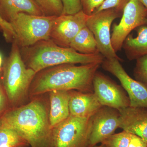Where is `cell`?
I'll list each match as a JSON object with an SVG mask.
<instances>
[{
  "instance_id": "1",
  "label": "cell",
  "mask_w": 147,
  "mask_h": 147,
  "mask_svg": "<svg viewBox=\"0 0 147 147\" xmlns=\"http://www.w3.org/2000/svg\"><path fill=\"white\" fill-rule=\"evenodd\" d=\"M2 128L15 131L31 147H54L49 112L39 99L7 110L0 118Z\"/></svg>"
},
{
  "instance_id": "2",
  "label": "cell",
  "mask_w": 147,
  "mask_h": 147,
  "mask_svg": "<svg viewBox=\"0 0 147 147\" xmlns=\"http://www.w3.org/2000/svg\"><path fill=\"white\" fill-rule=\"evenodd\" d=\"M101 65L64 64L45 69L36 74L29 90L30 94L35 96L58 90L93 92L94 77Z\"/></svg>"
},
{
  "instance_id": "3",
  "label": "cell",
  "mask_w": 147,
  "mask_h": 147,
  "mask_svg": "<svg viewBox=\"0 0 147 147\" xmlns=\"http://www.w3.org/2000/svg\"><path fill=\"white\" fill-rule=\"evenodd\" d=\"M22 59L27 67L37 73L45 69L64 64H102L105 58L100 53L84 55L70 47H61L50 39L20 47Z\"/></svg>"
},
{
  "instance_id": "4",
  "label": "cell",
  "mask_w": 147,
  "mask_h": 147,
  "mask_svg": "<svg viewBox=\"0 0 147 147\" xmlns=\"http://www.w3.org/2000/svg\"><path fill=\"white\" fill-rule=\"evenodd\" d=\"M36 74L25 64L20 47L13 40L9 55L4 60L1 72L3 86L9 103L16 105L23 101L29 92Z\"/></svg>"
},
{
  "instance_id": "5",
  "label": "cell",
  "mask_w": 147,
  "mask_h": 147,
  "mask_svg": "<svg viewBox=\"0 0 147 147\" xmlns=\"http://www.w3.org/2000/svg\"><path fill=\"white\" fill-rule=\"evenodd\" d=\"M57 17L18 13L9 23L19 47H29L41 40L50 39V32Z\"/></svg>"
},
{
  "instance_id": "6",
  "label": "cell",
  "mask_w": 147,
  "mask_h": 147,
  "mask_svg": "<svg viewBox=\"0 0 147 147\" xmlns=\"http://www.w3.org/2000/svg\"><path fill=\"white\" fill-rule=\"evenodd\" d=\"M90 118L70 115L55 126L53 129L54 147H88Z\"/></svg>"
},
{
  "instance_id": "7",
  "label": "cell",
  "mask_w": 147,
  "mask_h": 147,
  "mask_svg": "<svg viewBox=\"0 0 147 147\" xmlns=\"http://www.w3.org/2000/svg\"><path fill=\"white\" fill-rule=\"evenodd\" d=\"M121 13L114 8L94 12L89 16L86 23L87 26L94 35L99 53L105 59H116L121 62L122 60L112 47L110 28L113 21L119 17Z\"/></svg>"
},
{
  "instance_id": "8",
  "label": "cell",
  "mask_w": 147,
  "mask_h": 147,
  "mask_svg": "<svg viewBox=\"0 0 147 147\" xmlns=\"http://www.w3.org/2000/svg\"><path fill=\"white\" fill-rule=\"evenodd\" d=\"M147 25V9L138 0H130L125 7L119 24L113 25L111 41L116 53L122 49L124 41L134 29Z\"/></svg>"
},
{
  "instance_id": "9",
  "label": "cell",
  "mask_w": 147,
  "mask_h": 147,
  "mask_svg": "<svg viewBox=\"0 0 147 147\" xmlns=\"http://www.w3.org/2000/svg\"><path fill=\"white\" fill-rule=\"evenodd\" d=\"M93 92L100 104L120 110L130 106V100L123 87L97 71L93 81Z\"/></svg>"
},
{
  "instance_id": "10",
  "label": "cell",
  "mask_w": 147,
  "mask_h": 147,
  "mask_svg": "<svg viewBox=\"0 0 147 147\" xmlns=\"http://www.w3.org/2000/svg\"><path fill=\"white\" fill-rule=\"evenodd\" d=\"M120 62L116 59H105L101 66L119 81L129 98L130 107H147V90L128 75Z\"/></svg>"
},
{
  "instance_id": "11",
  "label": "cell",
  "mask_w": 147,
  "mask_h": 147,
  "mask_svg": "<svg viewBox=\"0 0 147 147\" xmlns=\"http://www.w3.org/2000/svg\"><path fill=\"white\" fill-rule=\"evenodd\" d=\"M89 16L81 10L75 14L57 16L51 30L50 39L61 47H69L74 38L86 26Z\"/></svg>"
},
{
  "instance_id": "12",
  "label": "cell",
  "mask_w": 147,
  "mask_h": 147,
  "mask_svg": "<svg viewBox=\"0 0 147 147\" xmlns=\"http://www.w3.org/2000/svg\"><path fill=\"white\" fill-rule=\"evenodd\" d=\"M119 111L102 106L90 118V132L88 147H94L114 134L119 128Z\"/></svg>"
},
{
  "instance_id": "13",
  "label": "cell",
  "mask_w": 147,
  "mask_h": 147,
  "mask_svg": "<svg viewBox=\"0 0 147 147\" xmlns=\"http://www.w3.org/2000/svg\"><path fill=\"white\" fill-rule=\"evenodd\" d=\"M119 111V128L136 134L147 143V107H131Z\"/></svg>"
},
{
  "instance_id": "14",
  "label": "cell",
  "mask_w": 147,
  "mask_h": 147,
  "mask_svg": "<svg viewBox=\"0 0 147 147\" xmlns=\"http://www.w3.org/2000/svg\"><path fill=\"white\" fill-rule=\"evenodd\" d=\"M69 108L71 115L90 118L102 107L93 92L69 90Z\"/></svg>"
},
{
  "instance_id": "15",
  "label": "cell",
  "mask_w": 147,
  "mask_h": 147,
  "mask_svg": "<svg viewBox=\"0 0 147 147\" xmlns=\"http://www.w3.org/2000/svg\"><path fill=\"white\" fill-rule=\"evenodd\" d=\"M69 91L58 90L48 92L50 102L49 121L52 129L70 115Z\"/></svg>"
},
{
  "instance_id": "16",
  "label": "cell",
  "mask_w": 147,
  "mask_h": 147,
  "mask_svg": "<svg viewBox=\"0 0 147 147\" xmlns=\"http://www.w3.org/2000/svg\"><path fill=\"white\" fill-rule=\"evenodd\" d=\"M20 13L44 16L35 0H0V13L9 22Z\"/></svg>"
},
{
  "instance_id": "17",
  "label": "cell",
  "mask_w": 147,
  "mask_h": 147,
  "mask_svg": "<svg viewBox=\"0 0 147 147\" xmlns=\"http://www.w3.org/2000/svg\"><path fill=\"white\" fill-rule=\"evenodd\" d=\"M137 36L129 34L124 41L123 49L127 58L129 61H136L147 56V25L136 28Z\"/></svg>"
},
{
  "instance_id": "18",
  "label": "cell",
  "mask_w": 147,
  "mask_h": 147,
  "mask_svg": "<svg viewBox=\"0 0 147 147\" xmlns=\"http://www.w3.org/2000/svg\"><path fill=\"white\" fill-rule=\"evenodd\" d=\"M69 47L84 55L100 53L94 35L87 26L83 28L74 38Z\"/></svg>"
},
{
  "instance_id": "19",
  "label": "cell",
  "mask_w": 147,
  "mask_h": 147,
  "mask_svg": "<svg viewBox=\"0 0 147 147\" xmlns=\"http://www.w3.org/2000/svg\"><path fill=\"white\" fill-rule=\"evenodd\" d=\"M28 144L14 130L0 128V147H26Z\"/></svg>"
},
{
  "instance_id": "20",
  "label": "cell",
  "mask_w": 147,
  "mask_h": 147,
  "mask_svg": "<svg viewBox=\"0 0 147 147\" xmlns=\"http://www.w3.org/2000/svg\"><path fill=\"white\" fill-rule=\"evenodd\" d=\"M44 16H60L63 12L61 0H35Z\"/></svg>"
},
{
  "instance_id": "21",
  "label": "cell",
  "mask_w": 147,
  "mask_h": 147,
  "mask_svg": "<svg viewBox=\"0 0 147 147\" xmlns=\"http://www.w3.org/2000/svg\"><path fill=\"white\" fill-rule=\"evenodd\" d=\"M131 133L124 130L114 134L104 140L101 144L106 147H128Z\"/></svg>"
},
{
  "instance_id": "22",
  "label": "cell",
  "mask_w": 147,
  "mask_h": 147,
  "mask_svg": "<svg viewBox=\"0 0 147 147\" xmlns=\"http://www.w3.org/2000/svg\"><path fill=\"white\" fill-rule=\"evenodd\" d=\"M136 61L133 70L134 79L147 90V56L139 58Z\"/></svg>"
},
{
  "instance_id": "23",
  "label": "cell",
  "mask_w": 147,
  "mask_h": 147,
  "mask_svg": "<svg viewBox=\"0 0 147 147\" xmlns=\"http://www.w3.org/2000/svg\"><path fill=\"white\" fill-rule=\"evenodd\" d=\"M130 0H105V1L94 12H97L109 9H115L117 10L123 12L125 7Z\"/></svg>"
},
{
  "instance_id": "24",
  "label": "cell",
  "mask_w": 147,
  "mask_h": 147,
  "mask_svg": "<svg viewBox=\"0 0 147 147\" xmlns=\"http://www.w3.org/2000/svg\"><path fill=\"white\" fill-rule=\"evenodd\" d=\"M0 26L2 29L3 36L6 41L12 42L15 39V32L11 24L6 20L0 13Z\"/></svg>"
},
{
  "instance_id": "25",
  "label": "cell",
  "mask_w": 147,
  "mask_h": 147,
  "mask_svg": "<svg viewBox=\"0 0 147 147\" xmlns=\"http://www.w3.org/2000/svg\"><path fill=\"white\" fill-rule=\"evenodd\" d=\"M63 5L62 14H74L82 10L80 0H61Z\"/></svg>"
},
{
  "instance_id": "26",
  "label": "cell",
  "mask_w": 147,
  "mask_h": 147,
  "mask_svg": "<svg viewBox=\"0 0 147 147\" xmlns=\"http://www.w3.org/2000/svg\"><path fill=\"white\" fill-rule=\"evenodd\" d=\"M82 10L88 16H91L105 1V0H80Z\"/></svg>"
},
{
  "instance_id": "27",
  "label": "cell",
  "mask_w": 147,
  "mask_h": 147,
  "mask_svg": "<svg viewBox=\"0 0 147 147\" xmlns=\"http://www.w3.org/2000/svg\"><path fill=\"white\" fill-rule=\"evenodd\" d=\"M1 72H0V118L7 111L9 104L8 98L3 86Z\"/></svg>"
},
{
  "instance_id": "28",
  "label": "cell",
  "mask_w": 147,
  "mask_h": 147,
  "mask_svg": "<svg viewBox=\"0 0 147 147\" xmlns=\"http://www.w3.org/2000/svg\"><path fill=\"white\" fill-rule=\"evenodd\" d=\"M128 147H147V143L139 136L131 133Z\"/></svg>"
},
{
  "instance_id": "29",
  "label": "cell",
  "mask_w": 147,
  "mask_h": 147,
  "mask_svg": "<svg viewBox=\"0 0 147 147\" xmlns=\"http://www.w3.org/2000/svg\"><path fill=\"white\" fill-rule=\"evenodd\" d=\"M4 60L3 59V55L0 52V72L2 71L3 65Z\"/></svg>"
},
{
  "instance_id": "30",
  "label": "cell",
  "mask_w": 147,
  "mask_h": 147,
  "mask_svg": "<svg viewBox=\"0 0 147 147\" xmlns=\"http://www.w3.org/2000/svg\"><path fill=\"white\" fill-rule=\"evenodd\" d=\"M147 9V0H138Z\"/></svg>"
},
{
  "instance_id": "31",
  "label": "cell",
  "mask_w": 147,
  "mask_h": 147,
  "mask_svg": "<svg viewBox=\"0 0 147 147\" xmlns=\"http://www.w3.org/2000/svg\"><path fill=\"white\" fill-rule=\"evenodd\" d=\"M94 147H106L105 146V145L102 144H101V145H100V146H95Z\"/></svg>"
},
{
  "instance_id": "32",
  "label": "cell",
  "mask_w": 147,
  "mask_h": 147,
  "mask_svg": "<svg viewBox=\"0 0 147 147\" xmlns=\"http://www.w3.org/2000/svg\"><path fill=\"white\" fill-rule=\"evenodd\" d=\"M0 31H1L2 32V29H1V26H0Z\"/></svg>"
}]
</instances>
